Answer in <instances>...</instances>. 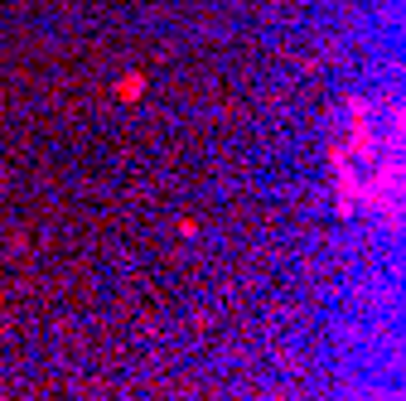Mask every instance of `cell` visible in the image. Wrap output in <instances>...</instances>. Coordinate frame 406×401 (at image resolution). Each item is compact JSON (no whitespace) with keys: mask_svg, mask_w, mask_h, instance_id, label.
Returning <instances> with one entry per match:
<instances>
[{"mask_svg":"<svg viewBox=\"0 0 406 401\" xmlns=\"http://www.w3.org/2000/svg\"><path fill=\"white\" fill-rule=\"evenodd\" d=\"M397 107L377 116L373 102H348L344 121L334 126V145H329V170H334V189L344 208L363 203L368 213H377V203L387 208V223H397V199L377 184V170L387 179H402V126L382 136L387 121H397Z\"/></svg>","mask_w":406,"mask_h":401,"instance_id":"cell-1","label":"cell"},{"mask_svg":"<svg viewBox=\"0 0 406 401\" xmlns=\"http://www.w3.org/2000/svg\"><path fill=\"white\" fill-rule=\"evenodd\" d=\"M141 83H145L141 73H131V78H126V83L116 87V92H121V97H126V102H131V97H141Z\"/></svg>","mask_w":406,"mask_h":401,"instance_id":"cell-2","label":"cell"}]
</instances>
